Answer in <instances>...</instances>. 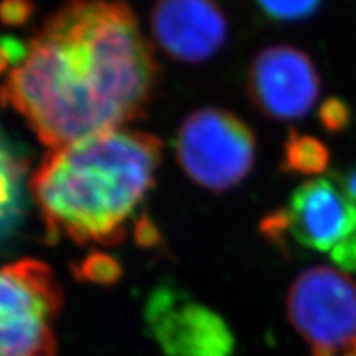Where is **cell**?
Wrapping results in <instances>:
<instances>
[{"mask_svg":"<svg viewBox=\"0 0 356 356\" xmlns=\"http://www.w3.org/2000/svg\"><path fill=\"white\" fill-rule=\"evenodd\" d=\"M330 150L317 137L292 131L284 144L280 170L292 175H315L327 170Z\"/></svg>","mask_w":356,"mask_h":356,"instance_id":"cell-11","label":"cell"},{"mask_svg":"<svg viewBox=\"0 0 356 356\" xmlns=\"http://www.w3.org/2000/svg\"><path fill=\"white\" fill-rule=\"evenodd\" d=\"M318 118L327 131L340 132L348 126L351 115L348 106L343 101L332 97V99H327L322 104V108L318 111Z\"/></svg>","mask_w":356,"mask_h":356,"instance_id":"cell-14","label":"cell"},{"mask_svg":"<svg viewBox=\"0 0 356 356\" xmlns=\"http://www.w3.org/2000/svg\"><path fill=\"white\" fill-rule=\"evenodd\" d=\"M163 144L131 129L92 134L44 155L30 178V193L50 243L118 246L154 188Z\"/></svg>","mask_w":356,"mask_h":356,"instance_id":"cell-2","label":"cell"},{"mask_svg":"<svg viewBox=\"0 0 356 356\" xmlns=\"http://www.w3.org/2000/svg\"><path fill=\"white\" fill-rule=\"evenodd\" d=\"M159 81L152 44L124 0H65L0 89L50 149L142 119Z\"/></svg>","mask_w":356,"mask_h":356,"instance_id":"cell-1","label":"cell"},{"mask_svg":"<svg viewBox=\"0 0 356 356\" xmlns=\"http://www.w3.org/2000/svg\"><path fill=\"white\" fill-rule=\"evenodd\" d=\"M63 304L47 262L24 257L0 267V356H56Z\"/></svg>","mask_w":356,"mask_h":356,"instance_id":"cell-4","label":"cell"},{"mask_svg":"<svg viewBox=\"0 0 356 356\" xmlns=\"http://www.w3.org/2000/svg\"><path fill=\"white\" fill-rule=\"evenodd\" d=\"M10 61H12L10 55H8L6 48H3L2 44H0V74H2L3 71L7 70V66H8V63H10Z\"/></svg>","mask_w":356,"mask_h":356,"instance_id":"cell-18","label":"cell"},{"mask_svg":"<svg viewBox=\"0 0 356 356\" xmlns=\"http://www.w3.org/2000/svg\"><path fill=\"white\" fill-rule=\"evenodd\" d=\"M332 177L335 178L337 184L340 185L345 193L356 203V163L350 168H346V170L333 172Z\"/></svg>","mask_w":356,"mask_h":356,"instance_id":"cell-17","label":"cell"},{"mask_svg":"<svg viewBox=\"0 0 356 356\" xmlns=\"http://www.w3.org/2000/svg\"><path fill=\"white\" fill-rule=\"evenodd\" d=\"M259 229L280 249L292 239L300 248L328 254L341 270H356V203L332 175L302 184L287 207L262 218Z\"/></svg>","mask_w":356,"mask_h":356,"instance_id":"cell-3","label":"cell"},{"mask_svg":"<svg viewBox=\"0 0 356 356\" xmlns=\"http://www.w3.org/2000/svg\"><path fill=\"white\" fill-rule=\"evenodd\" d=\"M150 26L168 56L190 65L210 60L228 37V22L215 0H159Z\"/></svg>","mask_w":356,"mask_h":356,"instance_id":"cell-9","label":"cell"},{"mask_svg":"<svg viewBox=\"0 0 356 356\" xmlns=\"http://www.w3.org/2000/svg\"><path fill=\"white\" fill-rule=\"evenodd\" d=\"M257 142L241 118L220 108H202L185 118L175 137L180 167L211 191L239 185L252 170Z\"/></svg>","mask_w":356,"mask_h":356,"instance_id":"cell-5","label":"cell"},{"mask_svg":"<svg viewBox=\"0 0 356 356\" xmlns=\"http://www.w3.org/2000/svg\"><path fill=\"white\" fill-rule=\"evenodd\" d=\"M73 275L81 282L113 286L122 277V266L114 256L102 251H91L78 264L71 266Z\"/></svg>","mask_w":356,"mask_h":356,"instance_id":"cell-12","label":"cell"},{"mask_svg":"<svg viewBox=\"0 0 356 356\" xmlns=\"http://www.w3.org/2000/svg\"><path fill=\"white\" fill-rule=\"evenodd\" d=\"M134 239H136L137 246L144 249H155L162 243V236H160L157 225H155L152 218L147 215V213H142L134 221Z\"/></svg>","mask_w":356,"mask_h":356,"instance_id":"cell-16","label":"cell"},{"mask_svg":"<svg viewBox=\"0 0 356 356\" xmlns=\"http://www.w3.org/2000/svg\"><path fill=\"white\" fill-rule=\"evenodd\" d=\"M248 95L266 118L293 121L315 106L320 78L305 51L291 44H273L262 48L251 61Z\"/></svg>","mask_w":356,"mask_h":356,"instance_id":"cell-8","label":"cell"},{"mask_svg":"<svg viewBox=\"0 0 356 356\" xmlns=\"http://www.w3.org/2000/svg\"><path fill=\"white\" fill-rule=\"evenodd\" d=\"M287 314L310 356L345 355L356 343V282L335 267H309L289 289Z\"/></svg>","mask_w":356,"mask_h":356,"instance_id":"cell-6","label":"cell"},{"mask_svg":"<svg viewBox=\"0 0 356 356\" xmlns=\"http://www.w3.org/2000/svg\"><path fill=\"white\" fill-rule=\"evenodd\" d=\"M343 356H356V343H355L353 346H351V348H350L348 351H346V353H345Z\"/></svg>","mask_w":356,"mask_h":356,"instance_id":"cell-19","label":"cell"},{"mask_svg":"<svg viewBox=\"0 0 356 356\" xmlns=\"http://www.w3.org/2000/svg\"><path fill=\"white\" fill-rule=\"evenodd\" d=\"M145 325L163 356L234 353V337L225 318L173 284H160L150 293Z\"/></svg>","mask_w":356,"mask_h":356,"instance_id":"cell-7","label":"cell"},{"mask_svg":"<svg viewBox=\"0 0 356 356\" xmlns=\"http://www.w3.org/2000/svg\"><path fill=\"white\" fill-rule=\"evenodd\" d=\"M35 6L32 0H2L0 3V20L6 25H24L33 15Z\"/></svg>","mask_w":356,"mask_h":356,"instance_id":"cell-15","label":"cell"},{"mask_svg":"<svg viewBox=\"0 0 356 356\" xmlns=\"http://www.w3.org/2000/svg\"><path fill=\"white\" fill-rule=\"evenodd\" d=\"M26 160L0 137V241L20 225L25 211Z\"/></svg>","mask_w":356,"mask_h":356,"instance_id":"cell-10","label":"cell"},{"mask_svg":"<svg viewBox=\"0 0 356 356\" xmlns=\"http://www.w3.org/2000/svg\"><path fill=\"white\" fill-rule=\"evenodd\" d=\"M323 0H256L267 19L274 22H300L318 10Z\"/></svg>","mask_w":356,"mask_h":356,"instance_id":"cell-13","label":"cell"}]
</instances>
